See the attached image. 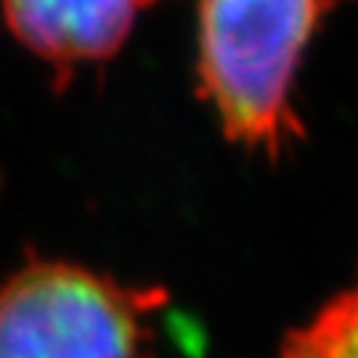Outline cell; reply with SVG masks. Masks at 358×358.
<instances>
[{
  "label": "cell",
  "mask_w": 358,
  "mask_h": 358,
  "mask_svg": "<svg viewBox=\"0 0 358 358\" xmlns=\"http://www.w3.org/2000/svg\"><path fill=\"white\" fill-rule=\"evenodd\" d=\"M280 358H358V274L305 327L288 333Z\"/></svg>",
  "instance_id": "cell-4"
},
{
  "label": "cell",
  "mask_w": 358,
  "mask_h": 358,
  "mask_svg": "<svg viewBox=\"0 0 358 358\" xmlns=\"http://www.w3.org/2000/svg\"><path fill=\"white\" fill-rule=\"evenodd\" d=\"M164 288H136L59 257H31L0 285V358H144Z\"/></svg>",
  "instance_id": "cell-2"
},
{
  "label": "cell",
  "mask_w": 358,
  "mask_h": 358,
  "mask_svg": "<svg viewBox=\"0 0 358 358\" xmlns=\"http://www.w3.org/2000/svg\"><path fill=\"white\" fill-rule=\"evenodd\" d=\"M336 0H198V94L223 136L277 161L302 138L294 85Z\"/></svg>",
  "instance_id": "cell-1"
},
{
  "label": "cell",
  "mask_w": 358,
  "mask_h": 358,
  "mask_svg": "<svg viewBox=\"0 0 358 358\" xmlns=\"http://www.w3.org/2000/svg\"><path fill=\"white\" fill-rule=\"evenodd\" d=\"M155 3L161 0H0V15L62 91L82 68L110 62Z\"/></svg>",
  "instance_id": "cell-3"
}]
</instances>
